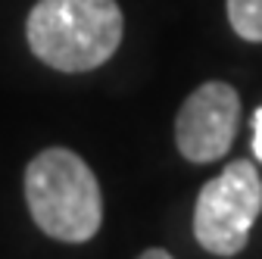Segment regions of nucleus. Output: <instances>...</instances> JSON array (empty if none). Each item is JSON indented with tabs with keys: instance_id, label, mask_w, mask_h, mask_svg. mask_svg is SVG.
Returning a JSON list of instances; mask_svg holds the SVG:
<instances>
[{
	"instance_id": "nucleus-7",
	"label": "nucleus",
	"mask_w": 262,
	"mask_h": 259,
	"mask_svg": "<svg viewBox=\"0 0 262 259\" xmlns=\"http://www.w3.org/2000/svg\"><path fill=\"white\" fill-rule=\"evenodd\" d=\"M138 259H175L169 250H162V247H150V250H144Z\"/></svg>"
},
{
	"instance_id": "nucleus-3",
	"label": "nucleus",
	"mask_w": 262,
	"mask_h": 259,
	"mask_svg": "<svg viewBox=\"0 0 262 259\" xmlns=\"http://www.w3.org/2000/svg\"><path fill=\"white\" fill-rule=\"evenodd\" d=\"M262 212V178L250 159L228 163L200 187L193 206V238L212 256H237Z\"/></svg>"
},
{
	"instance_id": "nucleus-5",
	"label": "nucleus",
	"mask_w": 262,
	"mask_h": 259,
	"mask_svg": "<svg viewBox=\"0 0 262 259\" xmlns=\"http://www.w3.org/2000/svg\"><path fill=\"white\" fill-rule=\"evenodd\" d=\"M228 22L244 41H262V0H228Z\"/></svg>"
},
{
	"instance_id": "nucleus-2",
	"label": "nucleus",
	"mask_w": 262,
	"mask_h": 259,
	"mask_svg": "<svg viewBox=\"0 0 262 259\" xmlns=\"http://www.w3.org/2000/svg\"><path fill=\"white\" fill-rule=\"evenodd\" d=\"M25 203L35 225L53 241L84 244L103 225L100 181L69 147H47L25 166Z\"/></svg>"
},
{
	"instance_id": "nucleus-6",
	"label": "nucleus",
	"mask_w": 262,
	"mask_h": 259,
	"mask_svg": "<svg viewBox=\"0 0 262 259\" xmlns=\"http://www.w3.org/2000/svg\"><path fill=\"white\" fill-rule=\"evenodd\" d=\"M253 153H256V159H262V106L253 116Z\"/></svg>"
},
{
	"instance_id": "nucleus-1",
	"label": "nucleus",
	"mask_w": 262,
	"mask_h": 259,
	"mask_svg": "<svg viewBox=\"0 0 262 259\" xmlns=\"http://www.w3.org/2000/svg\"><path fill=\"white\" fill-rule=\"evenodd\" d=\"M125 19L116 0H38L25 41L44 66L78 75L94 72L119 50Z\"/></svg>"
},
{
	"instance_id": "nucleus-4",
	"label": "nucleus",
	"mask_w": 262,
	"mask_h": 259,
	"mask_svg": "<svg viewBox=\"0 0 262 259\" xmlns=\"http://www.w3.org/2000/svg\"><path fill=\"white\" fill-rule=\"evenodd\" d=\"M241 125V94L228 81L193 88L175 116V144L187 163H212L231 150Z\"/></svg>"
}]
</instances>
